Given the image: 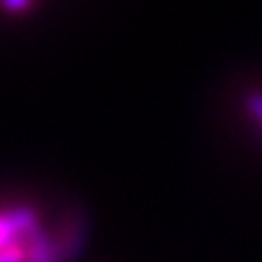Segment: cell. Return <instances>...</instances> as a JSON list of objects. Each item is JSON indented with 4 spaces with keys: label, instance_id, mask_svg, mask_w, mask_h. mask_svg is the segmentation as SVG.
I'll list each match as a JSON object with an SVG mask.
<instances>
[{
    "label": "cell",
    "instance_id": "1",
    "mask_svg": "<svg viewBox=\"0 0 262 262\" xmlns=\"http://www.w3.org/2000/svg\"><path fill=\"white\" fill-rule=\"evenodd\" d=\"M37 222L35 212L29 208H0V247L26 233Z\"/></svg>",
    "mask_w": 262,
    "mask_h": 262
},
{
    "label": "cell",
    "instance_id": "2",
    "mask_svg": "<svg viewBox=\"0 0 262 262\" xmlns=\"http://www.w3.org/2000/svg\"><path fill=\"white\" fill-rule=\"evenodd\" d=\"M31 0H2V6H6L8 10H14V12H18V10L26 8Z\"/></svg>",
    "mask_w": 262,
    "mask_h": 262
}]
</instances>
